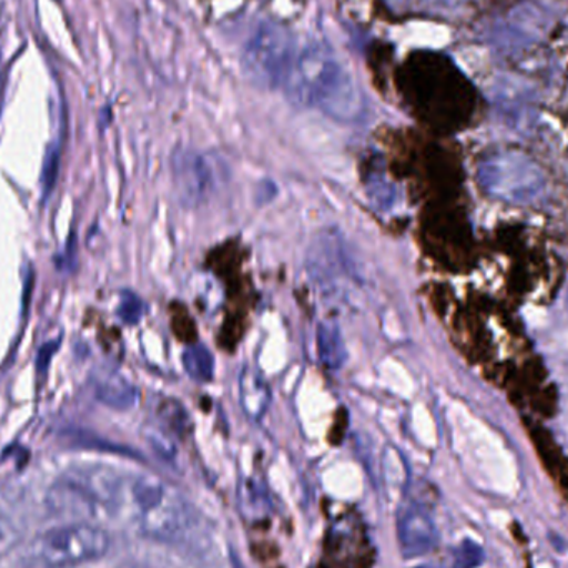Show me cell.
I'll return each instance as SVG.
<instances>
[{"label":"cell","instance_id":"obj_1","mask_svg":"<svg viewBox=\"0 0 568 568\" xmlns=\"http://www.w3.org/2000/svg\"><path fill=\"white\" fill-rule=\"evenodd\" d=\"M246 65L294 102L316 106L334 120L353 122L363 113L353 73L324 43L301 42L280 27L263 26L246 47Z\"/></svg>","mask_w":568,"mask_h":568},{"label":"cell","instance_id":"obj_5","mask_svg":"<svg viewBox=\"0 0 568 568\" xmlns=\"http://www.w3.org/2000/svg\"><path fill=\"white\" fill-rule=\"evenodd\" d=\"M397 539L406 559L426 556L437 546V527L429 509L416 499L404 500L397 513Z\"/></svg>","mask_w":568,"mask_h":568},{"label":"cell","instance_id":"obj_3","mask_svg":"<svg viewBox=\"0 0 568 568\" xmlns=\"http://www.w3.org/2000/svg\"><path fill=\"white\" fill-rule=\"evenodd\" d=\"M112 539L103 527L75 520L45 530L37 539L36 554L47 568H79L109 554Z\"/></svg>","mask_w":568,"mask_h":568},{"label":"cell","instance_id":"obj_10","mask_svg":"<svg viewBox=\"0 0 568 568\" xmlns=\"http://www.w3.org/2000/svg\"><path fill=\"white\" fill-rule=\"evenodd\" d=\"M183 367L189 376L199 383L212 381L213 373H215L212 354L205 346L189 347L183 354Z\"/></svg>","mask_w":568,"mask_h":568},{"label":"cell","instance_id":"obj_11","mask_svg":"<svg viewBox=\"0 0 568 568\" xmlns=\"http://www.w3.org/2000/svg\"><path fill=\"white\" fill-rule=\"evenodd\" d=\"M119 313L126 323H136L143 314L142 301H140L139 297L133 296V294H129V296L123 297Z\"/></svg>","mask_w":568,"mask_h":568},{"label":"cell","instance_id":"obj_12","mask_svg":"<svg viewBox=\"0 0 568 568\" xmlns=\"http://www.w3.org/2000/svg\"><path fill=\"white\" fill-rule=\"evenodd\" d=\"M567 306H568V291H567Z\"/></svg>","mask_w":568,"mask_h":568},{"label":"cell","instance_id":"obj_2","mask_svg":"<svg viewBox=\"0 0 568 568\" xmlns=\"http://www.w3.org/2000/svg\"><path fill=\"white\" fill-rule=\"evenodd\" d=\"M130 497L143 536L160 544H179L192 529V507L166 480L150 474L135 477Z\"/></svg>","mask_w":568,"mask_h":568},{"label":"cell","instance_id":"obj_9","mask_svg":"<svg viewBox=\"0 0 568 568\" xmlns=\"http://www.w3.org/2000/svg\"><path fill=\"white\" fill-rule=\"evenodd\" d=\"M317 351H320L321 361L331 369H337L346 357L343 339H341L339 329L329 324L321 323L317 327Z\"/></svg>","mask_w":568,"mask_h":568},{"label":"cell","instance_id":"obj_7","mask_svg":"<svg viewBox=\"0 0 568 568\" xmlns=\"http://www.w3.org/2000/svg\"><path fill=\"white\" fill-rule=\"evenodd\" d=\"M26 517L10 497L0 494V559L9 556L22 542Z\"/></svg>","mask_w":568,"mask_h":568},{"label":"cell","instance_id":"obj_6","mask_svg":"<svg viewBox=\"0 0 568 568\" xmlns=\"http://www.w3.org/2000/svg\"><path fill=\"white\" fill-rule=\"evenodd\" d=\"M176 189L186 205H199L212 190L213 173L205 156L195 152L176 153L173 162Z\"/></svg>","mask_w":568,"mask_h":568},{"label":"cell","instance_id":"obj_8","mask_svg":"<svg viewBox=\"0 0 568 568\" xmlns=\"http://www.w3.org/2000/svg\"><path fill=\"white\" fill-rule=\"evenodd\" d=\"M97 393L103 403L115 407V409H129L136 400L135 387L126 383L123 377L113 376V374L100 377Z\"/></svg>","mask_w":568,"mask_h":568},{"label":"cell","instance_id":"obj_4","mask_svg":"<svg viewBox=\"0 0 568 568\" xmlns=\"http://www.w3.org/2000/svg\"><path fill=\"white\" fill-rule=\"evenodd\" d=\"M479 182L494 199L507 203H532L542 196L546 179L536 163L520 155H497L479 170Z\"/></svg>","mask_w":568,"mask_h":568}]
</instances>
